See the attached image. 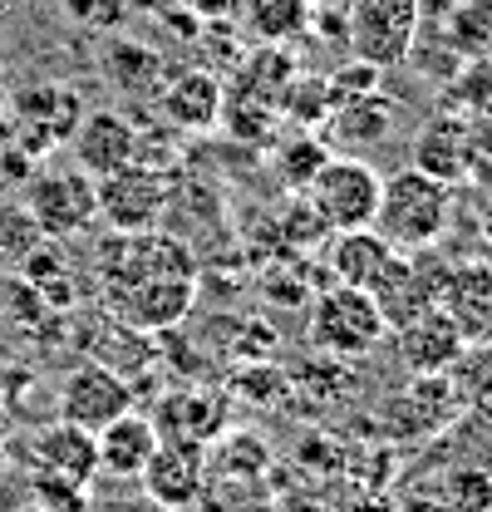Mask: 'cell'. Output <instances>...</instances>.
I'll return each mask as SVG.
<instances>
[{"label":"cell","mask_w":492,"mask_h":512,"mask_svg":"<svg viewBox=\"0 0 492 512\" xmlns=\"http://www.w3.org/2000/svg\"><path fill=\"white\" fill-rule=\"evenodd\" d=\"M143 493L148 503H158L163 512H183L202 498V483H207V458L202 444L192 439H158L148 468H143Z\"/></svg>","instance_id":"9"},{"label":"cell","mask_w":492,"mask_h":512,"mask_svg":"<svg viewBox=\"0 0 492 512\" xmlns=\"http://www.w3.org/2000/svg\"><path fill=\"white\" fill-rule=\"evenodd\" d=\"M40 242V227L30 222L25 202H0V266H20V256Z\"/></svg>","instance_id":"24"},{"label":"cell","mask_w":492,"mask_h":512,"mask_svg":"<svg viewBox=\"0 0 492 512\" xmlns=\"http://www.w3.org/2000/svg\"><path fill=\"white\" fill-rule=\"evenodd\" d=\"M438 306L458 320V330L468 340H488L492 335V266H458L443 281Z\"/></svg>","instance_id":"16"},{"label":"cell","mask_w":492,"mask_h":512,"mask_svg":"<svg viewBox=\"0 0 492 512\" xmlns=\"http://www.w3.org/2000/svg\"><path fill=\"white\" fill-rule=\"evenodd\" d=\"M335 128L350 138V143H379L389 128H394V104L379 99V89L365 99H350V104H335Z\"/></svg>","instance_id":"21"},{"label":"cell","mask_w":492,"mask_h":512,"mask_svg":"<svg viewBox=\"0 0 492 512\" xmlns=\"http://www.w3.org/2000/svg\"><path fill=\"white\" fill-rule=\"evenodd\" d=\"M30 463H35L40 473H55L64 483L89 488V483L99 478V439H94L89 429L69 424V419H55V424L35 429V439H30Z\"/></svg>","instance_id":"12"},{"label":"cell","mask_w":492,"mask_h":512,"mask_svg":"<svg viewBox=\"0 0 492 512\" xmlns=\"http://www.w3.org/2000/svg\"><path fill=\"white\" fill-rule=\"evenodd\" d=\"M374 79H379V69H374V64H365V60H355V69L345 64V69L330 79V94H335V104H340L345 94H350V99H365V94H374V89H379Z\"/></svg>","instance_id":"25"},{"label":"cell","mask_w":492,"mask_h":512,"mask_svg":"<svg viewBox=\"0 0 492 512\" xmlns=\"http://www.w3.org/2000/svg\"><path fill=\"white\" fill-rule=\"evenodd\" d=\"M25 212L40 227V237H74L84 227L99 222V202H94V178L79 168H50V173H30L25 178Z\"/></svg>","instance_id":"5"},{"label":"cell","mask_w":492,"mask_h":512,"mask_svg":"<svg viewBox=\"0 0 492 512\" xmlns=\"http://www.w3.org/2000/svg\"><path fill=\"white\" fill-rule=\"evenodd\" d=\"M419 0H350L345 5V45L355 60L374 69H394L409 60L419 40Z\"/></svg>","instance_id":"3"},{"label":"cell","mask_w":492,"mask_h":512,"mask_svg":"<svg viewBox=\"0 0 492 512\" xmlns=\"http://www.w3.org/2000/svg\"><path fill=\"white\" fill-rule=\"evenodd\" d=\"M448 212H453V183L429 178L409 163L394 178H384L379 207H374V232L399 256H419L438 247V237L448 227Z\"/></svg>","instance_id":"1"},{"label":"cell","mask_w":492,"mask_h":512,"mask_svg":"<svg viewBox=\"0 0 492 512\" xmlns=\"http://www.w3.org/2000/svg\"><path fill=\"white\" fill-rule=\"evenodd\" d=\"M310 345L320 355H335V360H360L369 350L384 345L389 335V320L379 311V301L360 291V286H330L310 301V320H306Z\"/></svg>","instance_id":"2"},{"label":"cell","mask_w":492,"mask_h":512,"mask_svg":"<svg viewBox=\"0 0 492 512\" xmlns=\"http://www.w3.org/2000/svg\"><path fill=\"white\" fill-rule=\"evenodd\" d=\"M399 360L414 375H443L448 365H458L468 355V335L458 330V320L443 306H424L414 320H404L399 330Z\"/></svg>","instance_id":"11"},{"label":"cell","mask_w":492,"mask_h":512,"mask_svg":"<svg viewBox=\"0 0 492 512\" xmlns=\"http://www.w3.org/2000/svg\"><path fill=\"white\" fill-rule=\"evenodd\" d=\"M104 296H109L114 320L148 330V335H163V330L183 325V316L192 311L197 276H119V281H104Z\"/></svg>","instance_id":"6"},{"label":"cell","mask_w":492,"mask_h":512,"mask_svg":"<svg viewBox=\"0 0 492 512\" xmlns=\"http://www.w3.org/2000/svg\"><path fill=\"white\" fill-rule=\"evenodd\" d=\"M5 114H10V94L0 89V124H5Z\"/></svg>","instance_id":"26"},{"label":"cell","mask_w":492,"mask_h":512,"mask_svg":"<svg viewBox=\"0 0 492 512\" xmlns=\"http://www.w3.org/2000/svg\"><path fill=\"white\" fill-rule=\"evenodd\" d=\"M330 276L340 286H360V291H374L394 261V247L374 232V227H355V232H330Z\"/></svg>","instance_id":"15"},{"label":"cell","mask_w":492,"mask_h":512,"mask_svg":"<svg viewBox=\"0 0 492 512\" xmlns=\"http://www.w3.org/2000/svg\"><path fill=\"white\" fill-rule=\"evenodd\" d=\"M168 178L153 163H123L114 173L94 178V202H99V222L109 232H148L158 227L163 207H168Z\"/></svg>","instance_id":"7"},{"label":"cell","mask_w":492,"mask_h":512,"mask_svg":"<svg viewBox=\"0 0 492 512\" xmlns=\"http://www.w3.org/2000/svg\"><path fill=\"white\" fill-rule=\"evenodd\" d=\"M94 439H99V473H109V478H119V483H138L163 434H158L153 419H143V414L128 409L114 424H104Z\"/></svg>","instance_id":"14"},{"label":"cell","mask_w":492,"mask_h":512,"mask_svg":"<svg viewBox=\"0 0 492 512\" xmlns=\"http://www.w3.org/2000/svg\"><path fill=\"white\" fill-rule=\"evenodd\" d=\"M153 424H158L163 439L207 444L222 429V394H212V389H178V394L163 399V409H158Z\"/></svg>","instance_id":"17"},{"label":"cell","mask_w":492,"mask_h":512,"mask_svg":"<svg viewBox=\"0 0 492 512\" xmlns=\"http://www.w3.org/2000/svg\"><path fill=\"white\" fill-rule=\"evenodd\" d=\"M261 45H291L315 25V0H237Z\"/></svg>","instance_id":"18"},{"label":"cell","mask_w":492,"mask_h":512,"mask_svg":"<svg viewBox=\"0 0 492 512\" xmlns=\"http://www.w3.org/2000/svg\"><path fill=\"white\" fill-rule=\"evenodd\" d=\"M276 109H286L296 124H325L335 114L330 79H320V74H291L286 89H281V99H276Z\"/></svg>","instance_id":"22"},{"label":"cell","mask_w":492,"mask_h":512,"mask_svg":"<svg viewBox=\"0 0 492 512\" xmlns=\"http://www.w3.org/2000/svg\"><path fill=\"white\" fill-rule=\"evenodd\" d=\"M128 409H133V384L114 375L109 365H99V360L74 365L64 375L60 394H55V419H69L89 434H99L104 424H114Z\"/></svg>","instance_id":"8"},{"label":"cell","mask_w":492,"mask_h":512,"mask_svg":"<svg viewBox=\"0 0 492 512\" xmlns=\"http://www.w3.org/2000/svg\"><path fill=\"white\" fill-rule=\"evenodd\" d=\"M330 158H335V153H330L320 138L301 133V138H291V143L276 153V178H281L291 192H306V183L330 163Z\"/></svg>","instance_id":"23"},{"label":"cell","mask_w":492,"mask_h":512,"mask_svg":"<svg viewBox=\"0 0 492 512\" xmlns=\"http://www.w3.org/2000/svg\"><path fill=\"white\" fill-rule=\"evenodd\" d=\"M379 188H384V178L365 158H330L306 183V202L330 232H355V227H374Z\"/></svg>","instance_id":"4"},{"label":"cell","mask_w":492,"mask_h":512,"mask_svg":"<svg viewBox=\"0 0 492 512\" xmlns=\"http://www.w3.org/2000/svg\"><path fill=\"white\" fill-rule=\"evenodd\" d=\"M158 109L173 128H187V133H202V128L222 124V109H227V89L217 74L207 69H183L168 79V89L158 94Z\"/></svg>","instance_id":"13"},{"label":"cell","mask_w":492,"mask_h":512,"mask_svg":"<svg viewBox=\"0 0 492 512\" xmlns=\"http://www.w3.org/2000/svg\"><path fill=\"white\" fill-rule=\"evenodd\" d=\"M10 512H50V508H40V503H25V508H10Z\"/></svg>","instance_id":"27"},{"label":"cell","mask_w":492,"mask_h":512,"mask_svg":"<svg viewBox=\"0 0 492 512\" xmlns=\"http://www.w3.org/2000/svg\"><path fill=\"white\" fill-rule=\"evenodd\" d=\"M89 355H94L99 365H109L114 375H123L128 384H138L143 370L153 365V340H148V330H133V325L114 320V330H104Z\"/></svg>","instance_id":"20"},{"label":"cell","mask_w":492,"mask_h":512,"mask_svg":"<svg viewBox=\"0 0 492 512\" xmlns=\"http://www.w3.org/2000/svg\"><path fill=\"white\" fill-rule=\"evenodd\" d=\"M414 168L429 173V178L453 183V178L468 168V133L458 124H448V119L429 124L419 133V143H414Z\"/></svg>","instance_id":"19"},{"label":"cell","mask_w":492,"mask_h":512,"mask_svg":"<svg viewBox=\"0 0 492 512\" xmlns=\"http://www.w3.org/2000/svg\"><path fill=\"white\" fill-rule=\"evenodd\" d=\"M69 153H74L79 173L104 178L138 158V128L119 109H89V114H79V124L69 133Z\"/></svg>","instance_id":"10"}]
</instances>
